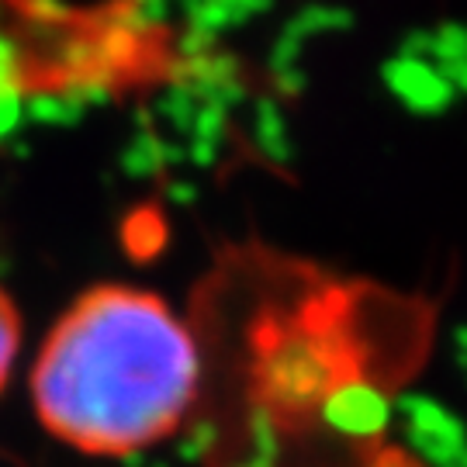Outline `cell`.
<instances>
[{"instance_id": "1", "label": "cell", "mask_w": 467, "mask_h": 467, "mask_svg": "<svg viewBox=\"0 0 467 467\" xmlns=\"http://www.w3.org/2000/svg\"><path fill=\"white\" fill-rule=\"evenodd\" d=\"M194 333L163 298L98 284L46 336L32 374L35 412L84 453L121 457L167 440L198 399Z\"/></svg>"}, {"instance_id": "2", "label": "cell", "mask_w": 467, "mask_h": 467, "mask_svg": "<svg viewBox=\"0 0 467 467\" xmlns=\"http://www.w3.org/2000/svg\"><path fill=\"white\" fill-rule=\"evenodd\" d=\"M17 343H21V322H17V312L11 298L0 291V391L7 384V374H11V364L17 357Z\"/></svg>"}, {"instance_id": "3", "label": "cell", "mask_w": 467, "mask_h": 467, "mask_svg": "<svg viewBox=\"0 0 467 467\" xmlns=\"http://www.w3.org/2000/svg\"><path fill=\"white\" fill-rule=\"evenodd\" d=\"M364 467H426V464L419 457H412L409 451H401V447H378L368 457Z\"/></svg>"}]
</instances>
